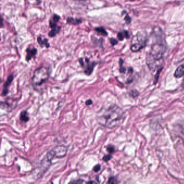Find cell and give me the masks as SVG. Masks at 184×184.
<instances>
[{"label": "cell", "instance_id": "1", "mask_svg": "<svg viewBox=\"0 0 184 184\" xmlns=\"http://www.w3.org/2000/svg\"><path fill=\"white\" fill-rule=\"evenodd\" d=\"M125 113L123 109L117 105H111L103 107L97 113L98 123L104 127L112 129L119 125L124 118Z\"/></svg>", "mask_w": 184, "mask_h": 184}, {"label": "cell", "instance_id": "2", "mask_svg": "<svg viewBox=\"0 0 184 184\" xmlns=\"http://www.w3.org/2000/svg\"><path fill=\"white\" fill-rule=\"evenodd\" d=\"M49 71L46 67H40L33 72L31 82L33 87L41 85L48 80L49 77Z\"/></svg>", "mask_w": 184, "mask_h": 184}, {"label": "cell", "instance_id": "3", "mask_svg": "<svg viewBox=\"0 0 184 184\" xmlns=\"http://www.w3.org/2000/svg\"><path fill=\"white\" fill-rule=\"evenodd\" d=\"M146 41V35L142 32L138 33L133 38L131 49L134 52L142 49L145 46Z\"/></svg>", "mask_w": 184, "mask_h": 184}, {"label": "cell", "instance_id": "4", "mask_svg": "<svg viewBox=\"0 0 184 184\" xmlns=\"http://www.w3.org/2000/svg\"><path fill=\"white\" fill-rule=\"evenodd\" d=\"M68 147L64 145H59L55 147L51 150L56 158H62L67 155Z\"/></svg>", "mask_w": 184, "mask_h": 184}, {"label": "cell", "instance_id": "5", "mask_svg": "<svg viewBox=\"0 0 184 184\" xmlns=\"http://www.w3.org/2000/svg\"><path fill=\"white\" fill-rule=\"evenodd\" d=\"M50 26L52 29L49 33V36L51 37H54L57 33H59L61 28L59 26H57L56 22H55L52 19L50 21Z\"/></svg>", "mask_w": 184, "mask_h": 184}, {"label": "cell", "instance_id": "6", "mask_svg": "<svg viewBox=\"0 0 184 184\" xmlns=\"http://www.w3.org/2000/svg\"><path fill=\"white\" fill-rule=\"evenodd\" d=\"M13 79H14V77L13 75L9 76L7 80L5 81V82L4 83V85H3V91L2 93V95L3 96H5L7 93L8 92V88L10 86V85L12 83V82H13Z\"/></svg>", "mask_w": 184, "mask_h": 184}, {"label": "cell", "instance_id": "7", "mask_svg": "<svg viewBox=\"0 0 184 184\" xmlns=\"http://www.w3.org/2000/svg\"><path fill=\"white\" fill-rule=\"evenodd\" d=\"M37 54V49L35 48L30 49L28 48L27 50V56H26V60L28 62L30 60L35 57L36 55Z\"/></svg>", "mask_w": 184, "mask_h": 184}, {"label": "cell", "instance_id": "8", "mask_svg": "<svg viewBox=\"0 0 184 184\" xmlns=\"http://www.w3.org/2000/svg\"><path fill=\"white\" fill-rule=\"evenodd\" d=\"M89 61L88 60L87 62V66L85 68V74L87 75H90L92 72V71L93 70V68L96 65L97 63H92L91 64H89Z\"/></svg>", "mask_w": 184, "mask_h": 184}, {"label": "cell", "instance_id": "9", "mask_svg": "<svg viewBox=\"0 0 184 184\" xmlns=\"http://www.w3.org/2000/svg\"><path fill=\"white\" fill-rule=\"evenodd\" d=\"M184 76V64L180 65L176 69L174 76L177 78H180Z\"/></svg>", "mask_w": 184, "mask_h": 184}, {"label": "cell", "instance_id": "10", "mask_svg": "<svg viewBox=\"0 0 184 184\" xmlns=\"http://www.w3.org/2000/svg\"><path fill=\"white\" fill-rule=\"evenodd\" d=\"M37 42L41 47L45 46L46 48H48L49 46V44L46 38H43L41 37H38L37 38Z\"/></svg>", "mask_w": 184, "mask_h": 184}, {"label": "cell", "instance_id": "11", "mask_svg": "<svg viewBox=\"0 0 184 184\" xmlns=\"http://www.w3.org/2000/svg\"><path fill=\"white\" fill-rule=\"evenodd\" d=\"M67 23L72 25H77L82 22V20L80 19H75L72 17H69L67 19Z\"/></svg>", "mask_w": 184, "mask_h": 184}, {"label": "cell", "instance_id": "12", "mask_svg": "<svg viewBox=\"0 0 184 184\" xmlns=\"http://www.w3.org/2000/svg\"><path fill=\"white\" fill-rule=\"evenodd\" d=\"M20 117L21 121L25 122H27L29 120V117L28 116V114L26 111H23L21 112Z\"/></svg>", "mask_w": 184, "mask_h": 184}, {"label": "cell", "instance_id": "13", "mask_svg": "<svg viewBox=\"0 0 184 184\" xmlns=\"http://www.w3.org/2000/svg\"><path fill=\"white\" fill-rule=\"evenodd\" d=\"M96 31L98 33H99L100 35H103V36H106L108 35L107 32L106 31V30L103 28V27H98V28H95Z\"/></svg>", "mask_w": 184, "mask_h": 184}, {"label": "cell", "instance_id": "14", "mask_svg": "<svg viewBox=\"0 0 184 184\" xmlns=\"http://www.w3.org/2000/svg\"><path fill=\"white\" fill-rule=\"evenodd\" d=\"M125 37L126 38L129 37V34L127 31H124V33H119L118 34V37L119 38V40L121 41L123 40L124 38Z\"/></svg>", "mask_w": 184, "mask_h": 184}, {"label": "cell", "instance_id": "15", "mask_svg": "<svg viewBox=\"0 0 184 184\" xmlns=\"http://www.w3.org/2000/svg\"><path fill=\"white\" fill-rule=\"evenodd\" d=\"M106 150H107L108 152H109L110 154H112L114 152V147L112 145H110L106 147Z\"/></svg>", "mask_w": 184, "mask_h": 184}, {"label": "cell", "instance_id": "16", "mask_svg": "<svg viewBox=\"0 0 184 184\" xmlns=\"http://www.w3.org/2000/svg\"><path fill=\"white\" fill-rule=\"evenodd\" d=\"M108 183H109V184H117V183H118V181L114 177H111L110 178H109Z\"/></svg>", "mask_w": 184, "mask_h": 184}, {"label": "cell", "instance_id": "17", "mask_svg": "<svg viewBox=\"0 0 184 184\" xmlns=\"http://www.w3.org/2000/svg\"><path fill=\"white\" fill-rule=\"evenodd\" d=\"M112 158V155H105L103 157V160L104 162H108Z\"/></svg>", "mask_w": 184, "mask_h": 184}, {"label": "cell", "instance_id": "18", "mask_svg": "<svg viewBox=\"0 0 184 184\" xmlns=\"http://www.w3.org/2000/svg\"><path fill=\"white\" fill-rule=\"evenodd\" d=\"M100 170V165L99 164H97L96 165H95L93 168V171L95 172H97L99 171Z\"/></svg>", "mask_w": 184, "mask_h": 184}, {"label": "cell", "instance_id": "19", "mask_svg": "<svg viewBox=\"0 0 184 184\" xmlns=\"http://www.w3.org/2000/svg\"><path fill=\"white\" fill-rule=\"evenodd\" d=\"M59 19H60V17L59 16V15H54L52 17V20L55 21V22H57L59 20Z\"/></svg>", "mask_w": 184, "mask_h": 184}, {"label": "cell", "instance_id": "20", "mask_svg": "<svg viewBox=\"0 0 184 184\" xmlns=\"http://www.w3.org/2000/svg\"><path fill=\"white\" fill-rule=\"evenodd\" d=\"M85 183L84 181L83 180H82V179H78V180H77L76 181H71L70 183H76V184H79V183Z\"/></svg>", "mask_w": 184, "mask_h": 184}, {"label": "cell", "instance_id": "21", "mask_svg": "<svg viewBox=\"0 0 184 184\" xmlns=\"http://www.w3.org/2000/svg\"><path fill=\"white\" fill-rule=\"evenodd\" d=\"M110 42H111V43L112 44V45H113V46L116 44L117 43H118L117 40H115V39H114V38H111V39H110Z\"/></svg>", "mask_w": 184, "mask_h": 184}, {"label": "cell", "instance_id": "22", "mask_svg": "<svg viewBox=\"0 0 184 184\" xmlns=\"http://www.w3.org/2000/svg\"><path fill=\"white\" fill-rule=\"evenodd\" d=\"M131 93H132V94H131V95L132 96L134 97V95H135L136 97L137 96H138V95H139V93H138L137 91H136V90L132 91L131 92Z\"/></svg>", "mask_w": 184, "mask_h": 184}, {"label": "cell", "instance_id": "23", "mask_svg": "<svg viewBox=\"0 0 184 184\" xmlns=\"http://www.w3.org/2000/svg\"><path fill=\"white\" fill-rule=\"evenodd\" d=\"M92 100L91 99H88L85 102V104L87 105H90L92 104Z\"/></svg>", "mask_w": 184, "mask_h": 184}, {"label": "cell", "instance_id": "24", "mask_svg": "<svg viewBox=\"0 0 184 184\" xmlns=\"http://www.w3.org/2000/svg\"><path fill=\"white\" fill-rule=\"evenodd\" d=\"M125 20L126 22L127 23H129V22H130V21H131V18H130V17L129 16H126L125 17Z\"/></svg>", "mask_w": 184, "mask_h": 184}, {"label": "cell", "instance_id": "25", "mask_svg": "<svg viewBox=\"0 0 184 184\" xmlns=\"http://www.w3.org/2000/svg\"><path fill=\"white\" fill-rule=\"evenodd\" d=\"M88 183H95V181H90L88 182Z\"/></svg>", "mask_w": 184, "mask_h": 184}, {"label": "cell", "instance_id": "26", "mask_svg": "<svg viewBox=\"0 0 184 184\" xmlns=\"http://www.w3.org/2000/svg\"><path fill=\"white\" fill-rule=\"evenodd\" d=\"M182 86H183V88H184V81H183V83L182 84Z\"/></svg>", "mask_w": 184, "mask_h": 184}, {"label": "cell", "instance_id": "27", "mask_svg": "<svg viewBox=\"0 0 184 184\" xmlns=\"http://www.w3.org/2000/svg\"><path fill=\"white\" fill-rule=\"evenodd\" d=\"M80 1H86V0H80Z\"/></svg>", "mask_w": 184, "mask_h": 184}]
</instances>
